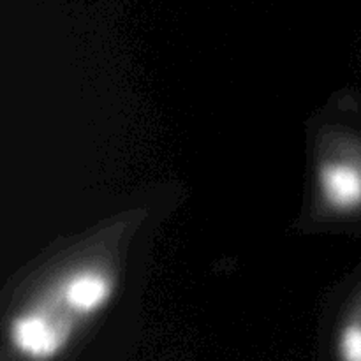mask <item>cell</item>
<instances>
[{"label":"cell","instance_id":"2","mask_svg":"<svg viewBox=\"0 0 361 361\" xmlns=\"http://www.w3.org/2000/svg\"><path fill=\"white\" fill-rule=\"evenodd\" d=\"M115 291L116 277L108 267L81 263L63 271L44 296L80 324L99 316L111 303Z\"/></svg>","mask_w":361,"mask_h":361},{"label":"cell","instance_id":"4","mask_svg":"<svg viewBox=\"0 0 361 361\" xmlns=\"http://www.w3.org/2000/svg\"><path fill=\"white\" fill-rule=\"evenodd\" d=\"M338 361H361V319H349L337 335Z\"/></svg>","mask_w":361,"mask_h":361},{"label":"cell","instance_id":"1","mask_svg":"<svg viewBox=\"0 0 361 361\" xmlns=\"http://www.w3.org/2000/svg\"><path fill=\"white\" fill-rule=\"evenodd\" d=\"M76 326V321L42 295L14 314L7 337L18 358L53 361L69 348Z\"/></svg>","mask_w":361,"mask_h":361},{"label":"cell","instance_id":"3","mask_svg":"<svg viewBox=\"0 0 361 361\" xmlns=\"http://www.w3.org/2000/svg\"><path fill=\"white\" fill-rule=\"evenodd\" d=\"M316 187L324 208L337 215L361 210V164L345 157H326L316 169Z\"/></svg>","mask_w":361,"mask_h":361}]
</instances>
